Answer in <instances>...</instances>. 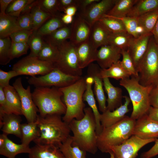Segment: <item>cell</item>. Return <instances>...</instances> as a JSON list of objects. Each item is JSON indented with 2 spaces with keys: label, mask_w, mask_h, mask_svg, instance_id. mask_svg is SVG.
<instances>
[{
  "label": "cell",
  "mask_w": 158,
  "mask_h": 158,
  "mask_svg": "<svg viewBox=\"0 0 158 158\" xmlns=\"http://www.w3.org/2000/svg\"><path fill=\"white\" fill-rule=\"evenodd\" d=\"M57 48L59 55L54 63V68L67 74L81 77L82 69L78 64L75 45L67 40Z\"/></svg>",
  "instance_id": "8"
},
{
  "label": "cell",
  "mask_w": 158,
  "mask_h": 158,
  "mask_svg": "<svg viewBox=\"0 0 158 158\" xmlns=\"http://www.w3.org/2000/svg\"><path fill=\"white\" fill-rule=\"evenodd\" d=\"M100 74L102 78H111L117 80L124 79L131 76L123 68L121 64V61L120 60L108 68H101Z\"/></svg>",
  "instance_id": "33"
},
{
  "label": "cell",
  "mask_w": 158,
  "mask_h": 158,
  "mask_svg": "<svg viewBox=\"0 0 158 158\" xmlns=\"http://www.w3.org/2000/svg\"><path fill=\"white\" fill-rule=\"evenodd\" d=\"M103 80L104 89L108 96L107 110L112 111L122 104V91L121 88L114 86L109 78H105Z\"/></svg>",
  "instance_id": "25"
},
{
  "label": "cell",
  "mask_w": 158,
  "mask_h": 158,
  "mask_svg": "<svg viewBox=\"0 0 158 158\" xmlns=\"http://www.w3.org/2000/svg\"><path fill=\"white\" fill-rule=\"evenodd\" d=\"M32 94L40 116L53 114L61 116L65 114L66 107L61 100L63 94L59 88L37 87Z\"/></svg>",
  "instance_id": "4"
},
{
  "label": "cell",
  "mask_w": 158,
  "mask_h": 158,
  "mask_svg": "<svg viewBox=\"0 0 158 158\" xmlns=\"http://www.w3.org/2000/svg\"><path fill=\"white\" fill-rule=\"evenodd\" d=\"M78 10L76 6H71L66 8L63 12L64 14L73 16L76 13Z\"/></svg>",
  "instance_id": "57"
},
{
  "label": "cell",
  "mask_w": 158,
  "mask_h": 158,
  "mask_svg": "<svg viewBox=\"0 0 158 158\" xmlns=\"http://www.w3.org/2000/svg\"><path fill=\"white\" fill-rule=\"evenodd\" d=\"M28 154L29 158H65L59 147L52 145L36 144Z\"/></svg>",
  "instance_id": "26"
},
{
  "label": "cell",
  "mask_w": 158,
  "mask_h": 158,
  "mask_svg": "<svg viewBox=\"0 0 158 158\" xmlns=\"http://www.w3.org/2000/svg\"><path fill=\"white\" fill-rule=\"evenodd\" d=\"M54 68L53 63L28 55L15 63L12 70L17 72L19 75H26L32 77L36 75H44Z\"/></svg>",
  "instance_id": "10"
},
{
  "label": "cell",
  "mask_w": 158,
  "mask_h": 158,
  "mask_svg": "<svg viewBox=\"0 0 158 158\" xmlns=\"http://www.w3.org/2000/svg\"><path fill=\"white\" fill-rule=\"evenodd\" d=\"M78 0H58V8L60 12L64 11L67 7L71 6H77Z\"/></svg>",
  "instance_id": "52"
},
{
  "label": "cell",
  "mask_w": 158,
  "mask_h": 158,
  "mask_svg": "<svg viewBox=\"0 0 158 158\" xmlns=\"http://www.w3.org/2000/svg\"><path fill=\"white\" fill-rule=\"evenodd\" d=\"M12 42L10 37L0 38V64L7 65L11 61L10 51Z\"/></svg>",
  "instance_id": "43"
},
{
  "label": "cell",
  "mask_w": 158,
  "mask_h": 158,
  "mask_svg": "<svg viewBox=\"0 0 158 158\" xmlns=\"http://www.w3.org/2000/svg\"><path fill=\"white\" fill-rule=\"evenodd\" d=\"M20 115L14 114H5L0 119V128L3 133L7 135L13 134L21 139L22 133Z\"/></svg>",
  "instance_id": "24"
},
{
  "label": "cell",
  "mask_w": 158,
  "mask_h": 158,
  "mask_svg": "<svg viewBox=\"0 0 158 158\" xmlns=\"http://www.w3.org/2000/svg\"><path fill=\"white\" fill-rule=\"evenodd\" d=\"M7 135L3 133L0 135V147L2 146L4 144Z\"/></svg>",
  "instance_id": "60"
},
{
  "label": "cell",
  "mask_w": 158,
  "mask_h": 158,
  "mask_svg": "<svg viewBox=\"0 0 158 158\" xmlns=\"http://www.w3.org/2000/svg\"><path fill=\"white\" fill-rule=\"evenodd\" d=\"M18 18L6 15L0 14V38L10 36L20 30L17 23Z\"/></svg>",
  "instance_id": "30"
},
{
  "label": "cell",
  "mask_w": 158,
  "mask_h": 158,
  "mask_svg": "<svg viewBox=\"0 0 158 158\" xmlns=\"http://www.w3.org/2000/svg\"><path fill=\"white\" fill-rule=\"evenodd\" d=\"M44 42L43 37L37 33V30L34 31L27 43L30 50V52L29 55L37 57Z\"/></svg>",
  "instance_id": "41"
},
{
  "label": "cell",
  "mask_w": 158,
  "mask_h": 158,
  "mask_svg": "<svg viewBox=\"0 0 158 158\" xmlns=\"http://www.w3.org/2000/svg\"><path fill=\"white\" fill-rule=\"evenodd\" d=\"M116 0H99L89 6L78 15L91 26L106 14L115 4Z\"/></svg>",
  "instance_id": "13"
},
{
  "label": "cell",
  "mask_w": 158,
  "mask_h": 158,
  "mask_svg": "<svg viewBox=\"0 0 158 158\" xmlns=\"http://www.w3.org/2000/svg\"><path fill=\"white\" fill-rule=\"evenodd\" d=\"M33 30H20L16 32L10 36L12 42L27 43Z\"/></svg>",
  "instance_id": "49"
},
{
  "label": "cell",
  "mask_w": 158,
  "mask_h": 158,
  "mask_svg": "<svg viewBox=\"0 0 158 158\" xmlns=\"http://www.w3.org/2000/svg\"><path fill=\"white\" fill-rule=\"evenodd\" d=\"M61 17H53L49 19L37 30V33L44 37L50 35L60 28L67 25L62 22Z\"/></svg>",
  "instance_id": "37"
},
{
  "label": "cell",
  "mask_w": 158,
  "mask_h": 158,
  "mask_svg": "<svg viewBox=\"0 0 158 158\" xmlns=\"http://www.w3.org/2000/svg\"><path fill=\"white\" fill-rule=\"evenodd\" d=\"M85 77L86 89L83 95V100L87 103L92 111L96 121V133L98 135L101 132L102 128L100 122L101 114L98 109L92 88V85L94 84V80L91 76L87 75Z\"/></svg>",
  "instance_id": "22"
},
{
  "label": "cell",
  "mask_w": 158,
  "mask_h": 158,
  "mask_svg": "<svg viewBox=\"0 0 158 158\" xmlns=\"http://www.w3.org/2000/svg\"><path fill=\"white\" fill-rule=\"evenodd\" d=\"M59 88L63 93L66 107V113L62 118L63 121L69 124L74 119H82L85 115V106L83 98L86 89L85 77H81L73 84Z\"/></svg>",
  "instance_id": "5"
},
{
  "label": "cell",
  "mask_w": 158,
  "mask_h": 158,
  "mask_svg": "<svg viewBox=\"0 0 158 158\" xmlns=\"http://www.w3.org/2000/svg\"><path fill=\"white\" fill-rule=\"evenodd\" d=\"M37 124V120L34 122L21 124V144L29 146L30 142L38 136L39 132Z\"/></svg>",
  "instance_id": "34"
},
{
  "label": "cell",
  "mask_w": 158,
  "mask_h": 158,
  "mask_svg": "<svg viewBox=\"0 0 158 158\" xmlns=\"http://www.w3.org/2000/svg\"><path fill=\"white\" fill-rule=\"evenodd\" d=\"M152 33L155 42L158 44V19Z\"/></svg>",
  "instance_id": "59"
},
{
  "label": "cell",
  "mask_w": 158,
  "mask_h": 158,
  "mask_svg": "<svg viewBox=\"0 0 158 158\" xmlns=\"http://www.w3.org/2000/svg\"><path fill=\"white\" fill-rule=\"evenodd\" d=\"M155 142L154 145L150 149L141 154V158H151L158 155V139Z\"/></svg>",
  "instance_id": "51"
},
{
  "label": "cell",
  "mask_w": 158,
  "mask_h": 158,
  "mask_svg": "<svg viewBox=\"0 0 158 158\" xmlns=\"http://www.w3.org/2000/svg\"><path fill=\"white\" fill-rule=\"evenodd\" d=\"M112 33L98 21L92 26L89 41L96 49L101 47L109 44V39Z\"/></svg>",
  "instance_id": "23"
},
{
  "label": "cell",
  "mask_w": 158,
  "mask_h": 158,
  "mask_svg": "<svg viewBox=\"0 0 158 158\" xmlns=\"http://www.w3.org/2000/svg\"><path fill=\"white\" fill-rule=\"evenodd\" d=\"M59 55V51L57 48L45 41L37 57L42 60L51 62L54 64L56 61Z\"/></svg>",
  "instance_id": "40"
},
{
  "label": "cell",
  "mask_w": 158,
  "mask_h": 158,
  "mask_svg": "<svg viewBox=\"0 0 158 158\" xmlns=\"http://www.w3.org/2000/svg\"><path fill=\"white\" fill-rule=\"evenodd\" d=\"M147 114L150 118L158 122V108L151 106Z\"/></svg>",
  "instance_id": "54"
},
{
  "label": "cell",
  "mask_w": 158,
  "mask_h": 158,
  "mask_svg": "<svg viewBox=\"0 0 158 158\" xmlns=\"http://www.w3.org/2000/svg\"><path fill=\"white\" fill-rule=\"evenodd\" d=\"M30 13L34 31L37 30L46 21L52 17L41 8L38 4V0L32 8Z\"/></svg>",
  "instance_id": "36"
},
{
  "label": "cell",
  "mask_w": 158,
  "mask_h": 158,
  "mask_svg": "<svg viewBox=\"0 0 158 158\" xmlns=\"http://www.w3.org/2000/svg\"><path fill=\"white\" fill-rule=\"evenodd\" d=\"M139 25L144 29L146 33H152L158 19V10H154L136 18Z\"/></svg>",
  "instance_id": "38"
},
{
  "label": "cell",
  "mask_w": 158,
  "mask_h": 158,
  "mask_svg": "<svg viewBox=\"0 0 158 158\" xmlns=\"http://www.w3.org/2000/svg\"><path fill=\"white\" fill-rule=\"evenodd\" d=\"M121 50L111 44L102 46L97 50L96 61L102 69H107L119 61Z\"/></svg>",
  "instance_id": "16"
},
{
  "label": "cell",
  "mask_w": 158,
  "mask_h": 158,
  "mask_svg": "<svg viewBox=\"0 0 158 158\" xmlns=\"http://www.w3.org/2000/svg\"><path fill=\"white\" fill-rule=\"evenodd\" d=\"M6 97L4 87L0 86V110H2L6 104Z\"/></svg>",
  "instance_id": "56"
},
{
  "label": "cell",
  "mask_w": 158,
  "mask_h": 158,
  "mask_svg": "<svg viewBox=\"0 0 158 158\" xmlns=\"http://www.w3.org/2000/svg\"><path fill=\"white\" fill-rule=\"evenodd\" d=\"M71 36L70 41L75 45L89 40L92 26L78 15L70 25Z\"/></svg>",
  "instance_id": "17"
},
{
  "label": "cell",
  "mask_w": 158,
  "mask_h": 158,
  "mask_svg": "<svg viewBox=\"0 0 158 158\" xmlns=\"http://www.w3.org/2000/svg\"><path fill=\"white\" fill-rule=\"evenodd\" d=\"M99 21L111 33L126 31L123 22L119 19L105 14Z\"/></svg>",
  "instance_id": "39"
},
{
  "label": "cell",
  "mask_w": 158,
  "mask_h": 158,
  "mask_svg": "<svg viewBox=\"0 0 158 158\" xmlns=\"http://www.w3.org/2000/svg\"><path fill=\"white\" fill-rule=\"evenodd\" d=\"M156 10H158V0H138L126 16L137 18Z\"/></svg>",
  "instance_id": "29"
},
{
  "label": "cell",
  "mask_w": 158,
  "mask_h": 158,
  "mask_svg": "<svg viewBox=\"0 0 158 158\" xmlns=\"http://www.w3.org/2000/svg\"><path fill=\"white\" fill-rule=\"evenodd\" d=\"M73 17V16L64 14L62 15L61 19L65 25H68L72 23L74 19Z\"/></svg>",
  "instance_id": "58"
},
{
  "label": "cell",
  "mask_w": 158,
  "mask_h": 158,
  "mask_svg": "<svg viewBox=\"0 0 158 158\" xmlns=\"http://www.w3.org/2000/svg\"><path fill=\"white\" fill-rule=\"evenodd\" d=\"M101 69L97 64L92 63L88 66L87 75L92 77L93 79L94 94L99 110L103 113L107 110V99L103 89V78L100 74Z\"/></svg>",
  "instance_id": "15"
},
{
  "label": "cell",
  "mask_w": 158,
  "mask_h": 158,
  "mask_svg": "<svg viewBox=\"0 0 158 158\" xmlns=\"http://www.w3.org/2000/svg\"><path fill=\"white\" fill-rule=\"evenodd\" d=\"M4 90L6 102L4 108L0 110V118L5 114L23 115L20 98L14 87L9 85L4 87Z\"/></svg>",
  "instance_id": "18"
},
{
  "label": "cell",
  "mask_w": 158,
  "mask_h": 158,
  "mask_svg": "<svg viewBox=\"0 0 158 158\" xmlns=\"http://www.w3.org/2000/svg\"><path fill=\"white\" fill-rule=\"evenodd\" d=\"M99 0H78L77 7L80 12L85 10L92 4L99 1Z\"/></svg>",
  "instance_id": "53"
},
{
  "label": "cell",
  "mask_w": 158,
  "mask_h": 158,
  "mask_svg": "<svg viewBox=\"0 0 158 158\" xmlns=\"http://www.w3.org/2000/svg\"><path fill=\"white\" fill-rule=\"evenodd\" d=\"M124 103L112 111L106 110L101 115L100 122L103 128L110 126L123 119L129 110L128 106L130 102V98L127 96L123 97Z\"/></svg>",
  "instance_id": "20"
},
{
  "label": "cell",
  "mask_w": 158,
  "mask_h": 158,
  "mask_svg": "<svg viewBox=\"0 0 158 158\" xmlns=\"http://www.w3.org/2000/svg\"><path fill=\"white\" fill-rule=\"evenodd\" d=\"M121 54L122 59L121 61V64L123 68L131 76L139 78V73L136 70L128 50H121Z\"/></svg>",
  "instance_id": "44"
},
{
  "label": "cell",
  "mask_w": 158,
  "mask_h": 158,
  "mask_svg": "<svg viewBox=\"0 0 158 158\" xmlns=\"http://www.w3.org/2000/svg\"><path fill=\"white\" fill-rule=\"evenodd\" d=\"M13 0H0V14H6V11L10 4L13 1Z\"/></svg>",
  "instance_id": "55"
},
{
  "label": "cell",
  "mask_w": 158,
  "mask_h": 158,
  "mask_svg": "<svg viewBox=\"0 0 158 158\" xmlns=\"http://www.w3.org/2000/svg\"><path fill=\"white\" fill-rule=\"evenodd\" d=\"M152 35V33H147L137 38H134L128 50L137 71L140 62L147 51Z\"/></svg>",
  "instance_id": "19"
},
{
  "label": "cell",
  "mask_w": 158,
  "mask_h": 158,
  "mask_svg": "<svg viewBox=\"0 0 158 158\" xmlns=\"http://www.w3.org/2000/svg\"><path fill=\"white\" fill-rule=\"evenodd\" d=\"M29 48L27 43L12 42L9 53L11 60L26 54Z\"/></svg>",
  "instance_id": "46"
},
{
  "label": "cell",
  "mask_w": 158,
  "mask_h": 158,
  "mask_svg": "<svg viewBox=\"0 0 158 158\" xmlns=\"http://www.w3.org/2000/svg\"><path fill=\"white\" fill-rule=\"evenodd\" d=\"M30 150L29 146L17 144L10 140L7 136L4 145L0 147V154L8 158H15L19 154H29Z\"/></svg>",
  "instance_id": "27"
},
{
  "label": "cell",
  "mask_w": 158,
  "mask_h": 158,
  "mask_svg": "<svg viewBox=\"0 0 158 158\" xmlns=\"http://www.w3.org/2000/svg\"><path fill=\"white\" fill-rule=\"evenodd\" d=\"M37 120L39 134L33 141L36 144L52 145L59 147L70 135L69 124L63 121L60 115L42 117L38 115Z\"/></svg>",
  "instance_id": "2"
},
{
  "label": "cell",
  "mask_w": 158,
  "mask_h": 158,
  "mask_svg": "<svg viewBox=\"0 0 158 158\" xmlns=\"http://www.w3.org/2000/svg\"><path fill=\"white\" fill-rule=\"evenodd\" d=\"M131 77L120 80L119 84L128 92L133 105L130 117L136 120L147 114L151 107L150 95L153 87L143 86L140 83L139 78Z\"/></svg>",
  "instance_id": "6"
},
{
  "label": "cell",
  "mask_w": 158,
  "mask_h": 158,
  "mask_svg": "<svg viewBox=\"0 0 158 158\" xmlns=\"http://www.w3.org/2000/svg\"><path fill=\"white\" fill-rule=\"evenodd\" d=\"M138 0H116L114 6L106 14L116 18L126 17Z\"/></svg>",
  "instance_id": "32"
},
{
  "label": "cell",
  "mask_w": 158,
  "mask_h": 158,
  "mask_svg": "<svg viewBox=\"0 0 158 158\" xmlns=\"http://www.w3.org/2000/svg\"><path fill=\"white\" fill-rule=\"evenodd\" d=\"M157 139H143L133 135L121 144L111 147L109 154L112 153L114 158H136L142 148Z\"/></svg>",
  "instance_id": "11"
},
{
  "label": "cell",
  "mask_w": 158,
  "mask_h": 158,
  "mask_svg": "<svg viewBox=\"0 0 158 158\" xmlns=\"http://www.w3.org/2000/svg\"><path fill=\"white\" fill-rule=\"evenodd\" d=\"M133 135L143 139L158 138V122L145 115L135 121Z\"/></svg>",
  "instance_id": "14"
},
{
  "label": "cell",
  "mask_w": 158,
  "mask_h": 158,
  "mask_svg": "<svg viewBox=\"0 0 158 158\" xmlns=\"http://www.w3.org/2000/svg\"><path fill=\"white\" fill-rule=\"evenodd\" d=\"M71 36L70 25H66L58 29L50 35L43 37L46 42L52 46L57 48L68 39H70Z\"/></svg>",
  "instance_id": "28"
},
{
  "label": "cell",
  "mask_w": 158,
  "mask_h": 158,
  "mask_svg": "<svg viewBox=\"0 0 158 158\" xmlns=\"http://www.w3.org/2000/svg\"><path fill=\"white\" fill-rule=\"evenodd\" d=\"M18 75L17 72L13 70L6 72L0 69V86L4 87L9 85L10 80Z\"/></svg>",
  "instance_id": "50"
},
{
  "label": "cell",
  "mask_w": 158,
  "mask_h": 158,
  "mask_svg": "<svg viewBox=\"0 0 158 158\" xmlns=\"http://www.w3.org/2000/svg\"><path fill=\"white\" fill-rule=\"evenodd\" d=\"M137 71L139 82L144 86L154 87L158 80V44L152 35L147 51L140 62Z\"/></svg>",
  "instance_id": "7"
},
{
  "label": "cell",
  "mask_w": 158,
  "mask_h": 158,
  "mask_svg": "<svg viewBox=\"0 0 158 158\" xmlns=\"http://www.w3.org/2000/svg\"><path fill=\"white\" fill-rule=\"evenodd\" d=\"M110 158H114V155L112 153H110Z\"/></svg>",
  "instance_id": "62"
},
{
  "label": "cell",
  "mask_w": 158,
  "mask_h": 158,
  "mask_svg": "<svg viewBox=\"0 0 158 158\" xmlns=\"http://www.w3.org/2000/svg\"><path fill=\"white\" fill-rule=\"evenodd\" d=\"M135 121L126 116L118 122L103 128L97 135L98 149L109 154L111 147L121 144L133 135Z\"/></svg>",
  "instance_id": "3"
},
{
  "label": "cell",
  "mask_w": 158,
  "mask_h": 158,
  "mask_svg": "<svg viewBox=\"0 0 158 158\" xmlns=\"http://www.w3.org/2000/svg\"><path fill=\"white\" fill-rule=\"evenodd\" d=\"M13 86L17 92L20 100L22 114L25 117L28 123L36 121L39 112L33 101L30 86L25 88L22 85L21 78H17Z\"/></svg>",
  "instance_id": "12"
},
{
  "label": "cell",
  "mask_w": 158,
  "mask_h": 158,
  "mask_svg": "<svg viewBox=\"0 0 158 158\" xmlns=\"http://www.w3.org/2000/svg\"><path fill=\"white\" fill-rule=\"evenodd\" d=\"M34 0H13L8 7L6 14L8 15L19 17L25 7Z\"/></svg>",
  "instance_id": "42"
},
{
  "label": "cell",
  "mask_w": 158,
  "mask_h": 158,
  "mask_svg": "<svg viewBox=\"0 0 158 158\" xmlns=\"http://www.w3.org/2000/svg\"><path fill=\"white\" fill-rule=\"evenodd\" d=\"M58 0H38V4L43 11L52 17L61 16L58 8Z\"/></svg>",
  "instance_id": "45"
},
{
  "label": "cell",
  "mask_w": 158,
  "mask_h": 158,
  "mask_svg": "<svg viewBox=\"0 0 158 158\" xmlns=\"http://www.w3.org/2000/svg\"><path fill=\"white\" fill-rule=\"evenodd\" d=\"M154 87H155L157 88L158 89V80L157 82L156 83V84H155L154 86Z\"/></svg>",
  "instance_id": "61"
},
{
  "label": "cell",
  "mask_w": 158,
  "mask_h": 158,
  "mask_svg": "<svg viewBox=\"0 0 158 158\" xmlns=\"http://www.w3.org/2000/svg\"><path fill=\"white\" fill-rule=\"evenodd\" d=\"M81 77L67 74L54 68L50 72L44 75L38 77H31L28 79V82L35 87H54L62 88L73 84Z\"/></svg>",
  "instance_id": "9"
},
{
  "label": "cell",
  "mask_w": 158,
  "mask_h": 158,
  "mask_svg": "<svg viewBox=\"0 0 158 158\" xmlns=\"http://www.w3.org/2000/svg\"><path fill=\"white\" fill-rule=\"evenodd\" d=\"M72 136L59 146L60 150L65 158H86V152L78 146L73 144Z\"/></svg>",
  "instance_id": "31"
},
{
  "label": "cell",
  "mask_w": 158,
  "mask_h": 158,
  "mask_svg": "<svg viewBox=\"0 0 158 158\" xmlns=\"http://www.w3.org/2000/svg\"><path fill=\"white\" fill-rule=\"evenodd\" d=\"M134 38L127 31L112 33L109 39V44L115 46L121 50H128Z\"/></svg>",
  "instance_id": "35"
},
{
  "label": "cell",
  "mask_w": 158,
  "mask_h": 158,
  "mask_svg": "<svg viewBox=\"0 0 158 158\" xmlns=\"http://www.w3.org/2000/svg\"><path fill=\"white\" fill-rule=\"evenodd\" d=\"M117 18L122 21L126 31L129 34L134 38H138L136 33V30L139 24L136 18L126 16Z\"/></svg>",
  "instance_id": "47"
},
{
  "label": "cell",
  "mask_w": 158,
  "mask_h": 158,
  "mask_svg": "<svg viewBox=\"0 0 158 158\" xmlns=\"http://www.w3.org/2000/svg\"><path fill=\"white\" fill-rule=\"evenodd\" d=\"M17 23L21 30H33L32 20L30 12L20 15L18 18Z\"/></svg>",
  "instance_id": "48"
},
{
  "label": "cell",
  "mask_w": 158,
  "mask_h": 158,
  "mask_svg": "<svg viewBox=\"0 0 158 158\" xmlns=\"http://www.w3.org/2000/svg\"><path fill=\"white\" fill-rule=\"evenodd\" d=\"M75 46L78 64L80 68L83 69L96 61L98 50L93 47L89 40Z\"/></svg>",
  "instance_id": "21"
},
{
  "label": "cell",
  "mask_w": 158,
  "mask_h": 158,
  "mask_svg": "<svg viewBox=\"0 0 158 158\" xmlns=\"http://www.w3.org/2000/svg\"><path fill=\"white\" fill-rule=\"evenodd\" d=\"M84 112L85 115L82 119H74L69 123L73 133V144L94 154L98 149L96 121L90 107H85Z\"/></svg>",
  "instance_id": "1"
}]
</instances>
